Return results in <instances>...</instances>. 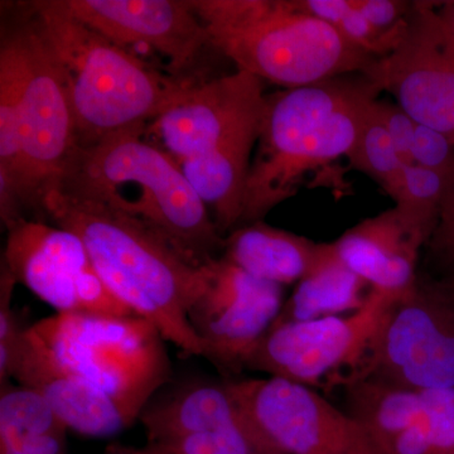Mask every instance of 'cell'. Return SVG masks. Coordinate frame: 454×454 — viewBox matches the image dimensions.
Instances as JSON below:
<instances>
[{
    "label": "cell",
    "instance_id": "16",
    "mask_svg": "<svg viewBox=\"0 0 454 454\" xmlns=\"http://www.w3.org/2000/svg\"><path fill=\"white\" fill-rule=\"evenodd\" d=\"M434 227L435 221L395 206L351 227L333 247L372 291L400 300L418 282L420 250Z\"/></svg>",
    "mask_w": 454,
    "mask_h": 454
},
{
    "label": "cell",
    "instance_id": "12",
    "mask_svg": "<svg viewBox=\"0 0 454 454\" xmlns=\"http://www.w3.org/2000/svg\"><path fill=\"white\" fill-rule=\"evenodd\" d=\"M2 264L57 313L134 315L98 276L79 236L62 227L17 220L7 227Z\"/></svg>",
    "mask_w": 454,
    "mask_h": 454
},
{
    "label": "cell",
    "instance_id": "29",
    "mask_svg": "<svg viewBox=\"0 0 454 454\" xmlns=\"http://www.w3.org/2000/svg\"><path fill=\"white\" fill-rule=\"evenodd\" d=\"M427 245L441 264L454 270V164L447 176L437 223Z\"/></svg>",
    "mask_w": 454,
    "mask_h": 454
},
{
    "label": "cell",
    "instance_id": "18",
    "mask_svg": "<svg viewBox=\"0 0 454 454\" xmlns=\"http://www.w3.org/2000/svg\"><path fill=\"white\" fill-rule=\"evenodd\" d=\"M148 446L250 422L227 382L191 385L149 403L140 414Z\"/></svg>",
    "mask_w": 454,
    "mask_h": 454
},
{
    "label": "cell",
    "instance_id": "4",
    "mask_svg": "<svg viewBox=\"0 0 454 454\" xmlns=\"http://www.w3.org/2000/svg\"><path fill=\"white\" fill-rule=\"evenodd\" d=\"M28 7L33 25L64 74L77 148L148 129L196 83L155 70L74 18L59 0L32 2Z\"/></svg>",
    "mask_w": 454,
    "mask_h": 454
},
{
    "label": "cell",
    "instance_id": "15",
    "mask_svg": "<svg viewBox=\"0 0 454 454\" xmlns=\"http://www.w3.org/2000/svg\"><path fill=\"white\" fill-rule=\"evenodd\" d=\"M66 11L122 49L154 52L167 73L192 67L210 37L191 0H59Z\"/></svg>",
    "mask_w": 454,
    "mask_h": 454
},
{
    "label": "cell",
    "instance_id": "7",
    "mask_svg": "<svg viewBox=\"0 0 454 454\" xmlns=\"http://www.w3.org/2000/svg\"><path fill=\"white\" fill-rule=\"evenodd\" d=\"M211 46L245 71L301 88L363 73L375 57L333 26L301 13L292 0H191Z\"/></svg>",
    "mask_w": 454,
    "mask_h": 454
},
{
    "label": "cell",
    "instance_id": "21",
    "mask_svg": "<svg viewBox=\"0 0 454 454\" xmlns=\"http://www.w3.org/2000/svg\"><path fill=\"white\" fill-rule=\"evenodd\" d=\"M67 429L40 393L2 385L0 454H66Z\"/></svg>",
    "mask_w": 454,
    "mask_h": 454
},
{
    "label": "cell",
    "instance_id": "31",
    "mask_svg": "<svg viewBox=\"0 0 454 454\" xmlns=\"http://www.w3.org/2000/svg\"><path fill=\"white\" fill-rule=\"evenodd\" d=\"M378 113L387 133H389L397 154L404 164H413L411 160V145L417 121H414L396 103L387 100L378 101Z\"/></svg>",
    "mask_w": 454,
    "mask_h": 454
},
{
    "label": "cell",
    "instance_id": "27",
    "mask_svg": "<svg viewBox=\"0 0 454 454\" xmlns=\"http://www.w3.org/2000/svg\"><path fill=\"white\" fill-rule=\"evenodd\" d=\"M16 280L2 265L0 277V380L2 385L11 378V366L20 337L25 330L20 327L16 315L12 310L11 301L13 297Z\"/></svg>",
    "mask_w": 454,
    "mask_h": 454
},
{
    "label": "cell",
    "instance_id": "13",
    "mask_svg": "<svg viewBox=\"0 0 454 454\" xmlns=\"http://www.w3.org/2000/svg\"><path fill=\"white\" fill-rule=\"evenodd\" d=\"M438 3L413 2L404 35L363 71L418 124L454 142V41Z\"/></svg>",
    "mask_w": 454,
    "mask_h": 454
},
{
    "label": "cell",
    "instance_id": "3",
    "mask_svg": "<svg viewBox=\"0 0 454 454\" xmlns=\"http://www.w3.org/2000/svg\"><path fill=\"white\" fill-rule=\"evenodd\" d=\"M381 94L355 73L267 95L240 223L262 221L298 192L310 170L348 157Z\"/></svg>",
    "mask_w": 454,
    "mask_h": 454
},
{
    "label": "cell",
    "instance_id": "24",
    "mask_svg": "<svg viewBox=\"0 0 454 454\" xmlns=\"http://www.w3.org/2000/svg\"><path fill=\"white\" fill-rule=\"evenodd\" d=\"M378 101L373 104L348 158L352 167L378 182L387 192L405 164L400 160L395 145L379 116Z\"/></svg>",
    "mask_w": 454,
    "mask_h": 454
},
{
    "label": "cell",
    "instance_id": "6",
    "mask_svg": "<svg viewBox=\"0 0 454 454\" xmlns=\"http://www.w3.org/2000/svg\"><path fill=\"white\" fill-rule=\"evenodd\" d=\"M145 131H125L77 148L53 190L138 217L203 267L219 258L225 238L177 160L149 142Z\"/></svg>",
    "mask_w": 454,
    "mask_h": 454
},
{
    "label": "cell",
    "instance_id": "23",
    "mask_svg": "<svg viewBox=\"0 0 454 454\" xmlns=\"http://www.w3.org/2000/svg\"><path fill=\"white\" fill-rule=\"evenodd\" d=\"M301 13L333 26L348 42L375 59L387 56L400 40L408 25L391 32H381L349 5V0H292Z\"/></svg>",
    "mask_w": 454,
    "mask_h": 454
},
{
    "label": "cell",
    "instance_id": "5",
    "mask_svg": "<svg viewBox=\"0 0 454 454\" xmlns=\"http://www.w3.org/2000/svg\"><path fill=\"white\" fill-rule=\"evenodd\" d=\"M265 98L264 82L238 70L196 82L145 131L177 160L223 236L240 223Z\"/></svg>",
    "mask_w": 454,
    "mask_h": 454
},
{
    "label": "cell",
    "instance_id": "2",
    "mask_svg": "<svg viewBox=\"0 0 454 454\" xmlns=\"http://www.w3.org/2000/svg\"><path fill=\"white\" fill-rule=\"evenodd\" d=\"M77 149L64 74L28 18L2 27L0 216L4 225L41 208Z\"/></svg>",
    "mask_w": 454,
    "mask_h": 454
},
{
    "label": "cell",
    "instance_id": "20",
    "mask_svg": "<svg viewBox=\"0 0 454 454\" xmlns=\"http://www.w3.org/2000/svg\"><path fill=\"white\" fill-rule=\"evenodd\" d=\"M369 284L346 267L333 243L322 244L315 264L284 301L273 325L354 313L365 306Z\"/></svg>",
    "mask_w": 454,
    "mask_h": 454
},
{
    "label": "cell",
    "instance_id": "11",
    "mask_svg": "<svg viewBox=\"0 0 454 454\" xmlns=\"http://www.w3.org/2000/svg\"><path fill=\"white\" fill-rule=\"evenodd\" d=\"M227 385L279 454H382L354 418L313 387L276 376Z\"/></svg>",
    "mask_w": 454,
    "mask_h": 454
},
{
    "label": "cell",
    "instance_id": "8",
    "mask_svg": "<svg viewBox=\"0 0 454 454\" xmlns=\"http://www.w3.org/2000/svg\"><path fill=\"white\" fill-rule=\"evenodd\" d=\"M31 330L65 369L109 397L131 424L169 380L166 340L143 317L56 313Z\"/></svg>",
    "mask_w": 454,
    "mask_h": 454
},
{
    "label": "cell",
    "instance_id": "17",
    "mask_svg": "<svg viewBox=\"0 0 454 454\" xmlns=\"http://www.w3.org/2000/svg\"><path fill=\"white\" fill-rule=\"evenodd\" d=\"M11 378L40 393L65 426L80 434L112 437L131 426L109 397L65 369L31 327L18 343Z\"/></svg>",
    "mask_w": 454,
    "mask_h": 454
},
{
    "label": "cell",
    "instance_id": "1",
    "mask_svg": "<svg viewBox=\"0 0 454 454\" xmlns=\"http://www.w3.org/2000/svg\"><path fill=\"white\" fill-rule=\"evenodd\" d=\"M42 210L79 236L114 297L184 355L203 356L188 312L205 291L206 265L191 262L145 221L94 200L52 190Z\"/></svg>",
    "mask_w": 454,
    "mask_h": 454
},
{
    "label": "cell",
    "instance_id": "32",
    "mask_svg": "<svg viewBox=\"0 0 454 454\" xmlns=\"http://www.w3.org/2000/svg\"><path fill=\"white\" fill-rule=\"evenodd\" d=\"M429 454H454V408L424 419Z\"/></svg>",
    "mask_w": 454,
    "mask_h": 454
},
{
    "label": "cell",
    "instance_id": "33",
    "mask_svg": "<svg viewBox=\"0 0 454 454\" xmlns=\"http://www.w3.org/2000/svg\"><path fill=\"white\" fill-rule=\"evenodd\" d=\"M439 16L443 20L450 37L454 41V2L438 3Z\"/></svg>",
    "mask_w": 454,
    "mask_h": 454
},
{
    "label": "cell",
    "instance_id": "28",
    "mask_svg": "<svg viewBox=\"0 0 454 454\" xmlns=\"http://www.w3.org/2000/svg\"><path fill=\"white\" fill-rule=\"evenodd\" d=\"M411 160L447 177L454 164V142L446 134L417 122Z\"/></svg>",
    "mask_w": 454,
    "mask_h": 454
},
{
    "label": "cell",
    "instance_id": "34",
    "mask_svg": "<svg viewBox=\"0 0 454 454\" xmlns=\"http://www.w3.org/2000/svg\"><path fill=\"white\" fill-rule=\"evenodd\" d=\"M128 450H129L130 454H162L151 447H146L145 450H130V448H128Z\"/></svg>",
    "mask_w": 454,
    "mask_h": 454
},
{
    "label": "cell",
    "instance_id": "9",
    "mask_svg": "<svg viewBox=\"0 0 454 454\" xmlns=\"http://www.w3.org/2000/svg\"><path fill=\"white\" fill-rule=\"evenodd\" d=\"M396 301L372 289L365 306L348 316L271 325L245 367L309 387H348L364 378L372 340Z\"/></svg>",
    "mask_w": 454,
    "mask_h": 454
},
{
    "label": "cell",
    "instance_id": "14",
    "mask_svg": "<svg viewBox=\"0 0 454 454\" xmlns=\"http://www.w3.org/2000/svg\"><path fill=\"white\" fill-rule=\"evenodd\" d=\"M283 286L256 279L225 256L206 265V286L188 312L203 357L239 372L282 309Z\"/></svg>",
    "mask_w": 454,
    "mask_h": 454
},
{
    "label": "cell",
    "instance_id": "35",
    "mask_svg": "<svg viewBox=\"0 0 454 454\" xmlns=\"http://www.w3.org/2000/svg\"><path fill=\"white\" fill-rule=\"evenodd\" d=\"M104 454H130L129 450H128V448H113V450H110L109 452L104 453Z\"/></svg>",
    "mask_w": 454,
    "mask_h": 454
},
{
    "label": "cell",
    "instance_id": "10",
    "mask_svg": "<svg viewBox=\"0 0 454 454\" xmlns=\"http://www.w3.org/2000/svg\"><path fill=\"white\" fill-rule=\"evenodd\" d=\"M413 390L454 387V283L420 282L382 319L365 375Z\"/></svg>",
    "mask_w": 454,
    "mask_h": 454
},
{
    "label": "cell",
    "instance_id": "26",
    "mask_svg": "<svg viewBox=\"0 0 454 454\" xmlns=\"http://www.w3.org/2000/svg\"><path fill=\"white\" fill-rule=\"evenodd\" d=\"M446 176L418 164H405L387 191L395 206L437 223L439 207L446 191Z\"/></svg>",
    "mask_w": 454,
    "mask_h": 454
},
{
    "label": "cell",
    "instance_id": "19",
    "mask_svg": "<svg viewBox=\"0 0 454 454\" xmlns=\"http://www.w3.org/2000/svg\"><path fill=\"white\" fill-rule=\"evenodd\" d=\"M321 245L256 221L226 236L223 256L256 279L284 286L297 284L309 273Z\"/></svg>",
    "mask_w": 454,
    "mask_h": 454
},
{
    "label": "cell",
    "instance_id": "30",
    "mask_svg": "<svg viewBox=\"0 0 454 454\" xmlns=\"http://www.w3.org/2000/svg\"><path fill=\"white\" fill-rule=\"evenodd\" d=\"M349 5L381 32H391L408 20L413 2L403 0H349Z\"/></svg>",
    "mask_w": 454,
    "mask_h": 454
},
{
    "label": "cell",
    "instance_id": "25",
    "mask_svg": "<svg viewBox=\"0 0 454 454\" xmlns=\"http://www.w3.org/2000/svg\"><path fill=\"white\" fill-rule=\"evenodd\" d=\"M148 447L162 454H279L260 435L252 422Z\"/></svg>",
    "mask_w": 454,
    "mask_h": 454
},
{
    "label": "cell",
    "instance_id": "22",
    "mask_svg": "<svg viewBox=\"0 0 454 454\" xmlns=\"http://www.w3.org/2000/svg\"><path fill=\"white\" fill-rule=\"evenodd\" d=\"M348 403L349 417L380 452L387 442L424 419L419 391L376 376L348 385Z\"/></svg>",
    "mask_w": 454,
    "mask_h": 454
}]
</instances>
